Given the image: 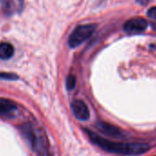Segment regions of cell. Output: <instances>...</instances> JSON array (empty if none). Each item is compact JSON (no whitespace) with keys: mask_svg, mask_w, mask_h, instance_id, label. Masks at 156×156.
I'll use <instances>...</instances> for the list:
<instances>
[{"mask_svg":"<svg viewBox=\"0 0 156 156\" xmlns=\"http://www.w3.org/2000/svg\"><path fill=\"white\" fill-rule=\"evenodd\" d=\"M86 132L93 143H95L99 148L108 152L117 153L120 155L133 156V155H140V154L145 153L150 149V146L147 143L116 142V141H112L108 139L102 138L91 130L86 129Z\"/></svg>","mask_w":156,"mask_h":156,"instance_id":"6da1fadb","label":"cell"},{"mask_svg":"<svg viewBox=\"0 0 156 156\" xmlns=\"http://www.w3.org/2000/svg\"><path fill=\"white\" fill-rule=\"evenodd\" d=\"M96 27H97L96 24H86V25H80L77 28H75L69 37L68 40L69 46L71 48H75L77 46H79L84 41H86L94 33Z\"/></svg>","mask_w":156,"mask_h":156,"instance_id":"7a4b0ae2","label":"cell"},{"mask_svg":"<svg viewBox=\"0 0 156 156\" xmlns=\"http://www.w3.org/2000/svg\"><path fill=\"white\" fill-rule=\"evenodd\" d=\"M148 27V22L143 18H133L124 24V30L128 33H140Z\"/></svg>","mask_w":156,"mask_h":156,"instance_id":"3957f363","label":"cell"},{"mask_svg":"<svg viewBox=\"0 0 156 156\" xmlns=\"http://www.w3.org/2000/svg\"><path fill=\"white\" fill-rule=\"evenodd\" d=\"M71 108H72V111L74 115V117L79 119V120H87L89 119L90 117V112H89V109L87 108V106L85 104L84 101L82 100H74L73 101L72 105H71Z\"/></svg>","mask_w":156,"mask_h":156,"instance_id":"277c9868","label":"cell"},{"mask_svg":"<svg viewBox=\"0 0 156 156\" xmlns=\"http://www.w3.org/2000/svg\"><path fill=\"white\" fill-rule=\"evenodd\" d=\"M17 111V105L14 101L0 98V116L12 118Z\"/></svg>","mask_w":156,"mask_h":156,"instance_id":"5b68a950","label":"cell"},{"mask_svg":"<svg viewBox=\"0 0 156 156\" xmlns=\"http://www.w3.org/2000/svg\"><path fill=\"white\" fill-rule=\"evenodd\" d=\"M20 132L23 135V137L26 138L27 140L30 143L32 149L35 150L38 147V138H37L36 131L34 130V128L32 127V125L29 123L22 125L20 127Z\"/></svg>","mask_w":156,"mask_h":156,"instance_id":"8992f818","label":"cell"},{"mask_svg":"<svg viewBox=\"0 0 156 156\" xmlns=\"http://www.w3.org/2000/svg\"><path fill=\"white\" fill-rule=\"evenodd\" d=\"M14 54V47L9 42H0V59L8 60Z\"/></svg>","mask_w":156,"mask_h":156,"instance_id":"52a82bcc","label":"cell"},{"mask_svg":"<svg viewBox=\"0 0 156 156\" xmlns=\"http://www.w3.org/2000/svg\"><path fill=\"white\" fill-rule=\"evenodd\" d=\"M98 128L100 130L105 132L108 135L110 136H120V129L113 125L108 124L106 122H100L98 123Z\"/></svg>","mask_w":156,"mask_h":156,"instance_id":"ba28073f","label":"cell"},{"mask_svg":"<svg viewBox=\"0 0 156 156\" xmlns=\"http://www.w3.org/2000/svg\"><path fill=\"white\" fill-rule=\"evenodd\" d=\"M22 2V0H3L4 9L8 14L14 13L16 10L20 9V3Z\"/></svg>","mask_w":156,"mask_h":156,"instance_id":"9c48e42d","label":"cell"},{"mask_svg":"<svg viewBox=\"0 0 156 156\" xmlns=\"http://www.w3.org/2000/svg\"><path fill=\"white\" fill-rule=\"evenodd\" d=\"M76 86V78L74 75L70 74L68 75L67 79H66V87L68 90H72Z\"/></svg>","mask_w":156,"mask_h":156,"instance_id":"30bf717a","label":"cell"},{"mask_svg":"<svg viewBox=\"0 0 156 156\" xmlns=\"http://www.w3.org/2000/svg\"><path fill=\"white\" fill-rule=\"evenodd\" d=\"M0 78H3V79H7V80H13V79H17L18 76L14 73H0Z\"/></svg>","mask_w":156,"mask_h":156,"instance_id":"8fae6325","label":"cell"},{"mask_svg":"<svg viewBox=\"0 0 156 156\" xmlns=\"http://www.w3.org/2000/svg\"><path fill=\"white\" fill-rule=\"evenodd\" d=\"M147 14H148V16L150 18H151V19L156 20V7H153V8L150 9L149 11L147 12Z\"/></svg>","mask_w":156,"mask_h":156,"instance_id":"7c38bea8","label":"cell"},{"mask_svg":"<svg viewBox=\"0 0 156 156\" xmlns=\"http://www.w3.org/2000/svg\"><path fill=\"white\" fill-rule=\"evenodd\" d=\"M137 2L141 4V5H146L150 2V0H137Z\"/></svg>","mask_w":156,"mask_h":156,"instance_id":"4fadbf2b","label":"cell"}]
</instances>
